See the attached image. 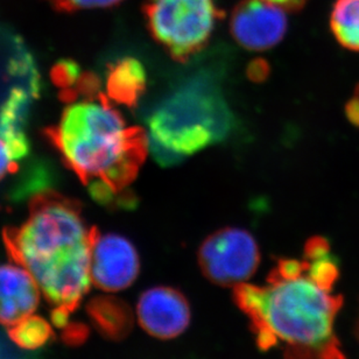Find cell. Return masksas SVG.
Masks as SVG:
<instances>
[{"label":"cell","mask_w":359,"mask_h":359,"mask_svg":"<svg viewBox=\"0 0 359 359\" xmlns=\"http://www.w3.org/2000/svg\"><path fill=\"white\" fill-rule=\"evenodd\" d=\"M147 124L149 145L156 159L173 165L226 138L232 114L216 81L198 74L165 98Z\"/></svg>","instance_id":"cell-4"},{"label":"cell","mask_w":359,"mask_h":359,"mask_svg":"<svg viewBox=\"0 0 359 359\" xmlns=\"http://www.w3.org/2000/svg\"><path fill=\"white\" fill-rule=\"evenodd\" d=\"M68 107L46 132L69 170L98 202L112 203L137 177L149 137L130 128L100 89L65 96Z\"/></svg>","instance_id":"cell-3"},{"label":"cell","mask_w":359,"mask_h":359,"mask_svg":"<svg viewBox=\"0 0 359 359\" xmlns=\"http://www.w3.org/2000/svg\"><path fill=\"white\" fill-rule=\"evenodd\" d=\"M96 230L88 226L76 201L42 191L32 198L27 218L5 230L4 241L55 311L70 314L93 283L90 260Z\"/></svg>","instance_id":"cell-2"},{"label":"cell","mask_w":359,"mask_h":359,"mask_svg":"<svg viewBox=\"0 0 359 359\" xmlns=\"http://www.w3.org/2000/svg\"><path fill=\"white\" fill-rule=\"evenodd\" d=\"M330 28L339 45L359 52V0H336Z\"/></svg>","instance_id":"cell-13"},{"label":"cell","mask_w":359,"mask_h":359,"mask_svg":"<svg viewBox=\"0 0 359 359\" xmlns=\"http://www.w3.org/2000/svg\"><path fill=\"white\" fill-rule=\"evenodd\" d=\"M267 70H269V67L266 63L264 61H256L250 66V77H252L255 81L264 80V77L267 75Z\"/></svg>","instance_id":"cell-19"},{"label":"cell","mask_w":359,"mask_h":359,"mask_svg":"<svg viewBox=\"0 0 359 359\" xmlns=\"http://www.w3.org/2000/svg\"><path fill=\"white\" fill-rule=\"evenodd\" d=\"M40 287L20 264L0 265V325L13 327L34 314Z\"/></svg>","instance_id":"cell-10"},{"label":"cell","mask_w":359,"mask_h":359,"mask_svg":"<svg viewBox=\"0 0 359 359\" xmlns=\"http://www.w3.org/2000/svg\"><path fill=\"white\" fill-rule=\"evenodd\" d=\"M7 332L12 341L24 350L39 349L53 336L52 327L48 322L34 314L11 327Z\"/></svg>","instance_id":"cell-14"},{"label":"cell","mask_w":359,"mask_h":359,"mask_svg":"<svg viewBox=\"0 0 359 359\" xmlns=\"http://www.w3.org/2000/svg\"><path fill=\"white\" fill-rule=\"evenodd\" d=\"M260 264L259 246L246 230L223 228L204 239L198 250L203 276L218 286L236 287L251 279Z\"/></svg>","instance_id":"cell-6"},{"label":"cell","mask_w":359,"mask_h":359,"mask_svg":"<svg viewBox=\"0 0 359 359\" xmlns=\"http://www.w3.org/2000/svg\"><path fill=\"white\" fill-rule=\"evenodd\" d=\"M264 1L274 4V5L283 7L285 10L297 11L302 8L307 0H264Z\"/></svg>","instance_id":"cell-20"},{"label":"cell","mask_w":359,"mask_h":359,"mask_svg":"<svg viewBox=\"0 0 359 359\" xmlns=\"http://www.w3.org/2000/svg\"><path fill=\"white\" fill-rule=\"evenodd\" d=\"M346 114L348 121L359 128V86L357 87L356 93L353 95V98L346 103Z\"/></svg>","instance_id":"cell-18"},{"label":"cell","mask_w":359,"mask_h":359,"mask_svg":"<svg viewBox=\"0 0 359 359\" xmlns=\"http://www.w3.org/2000/svg\"><path fill=\"white\" fill-rule=\"evenodd\" d=\"M89 315L96 328L109 339H124L133 325L131 308L116 297H97L90 304Z\"/></svg>","instance_id":"cell-12"},{"label":"cell","mask_w":359,"mask_h":359,"mask_svg":"<svg viewBox=\"0 0 359 359\" xmlns=\"http://www.w3.org/2000/svg\"><path fill=\"white\" fill-rule=\"evenodd\" d=\"M27 154L0 131V181L15 172Z\"/></svg>","instance_id":"cell-15"},{"label":"cell","mask_w":359,"mask_h":359,"mask_svg":"<svg viewBox=\"0 0 359 359\" xmlns=\"http://www.w3.org/2000/svg\"><path fill=\"white\" fill-rule=\"evenodd\" d=\"M339 276L328 241L313 237L302 259L281 258L266 285L241 283L233 300L259 349L283 346L285 359H346L334 329L343 304L342 295L334 293Z\"/></svg>","instance_id":"cell-1"},{"label":"cell","mask_w":359,"mask_h":359,"mask_svg":"<svg viewBox=\"0 0 359 359\" xmlns=\"http://www.w3.org/2000/svg\"><path fill=\"white\" fill-rule=\"evenodd\" d=\"M107 96L114 103L133 107L146 88L145 68L138 60L124 57L109 67Z\"/></svg>","instance_id":"cell-11"},{"label":"cell","mask_w":359,"mask_h":359,"mask_svg":"<svg viewBox=\"0 0 359 359\" xmlns=\"http://www.w3.org/2000/svg\"><path fill=\"white\" fill-rule=\"evenodd\" d=\"M285 8L264 0H243L230 18L236 41L250 50H265L278 45L287 31Z\"/></svg>","instance_id":"cell-8"},{"label":"cell","mask_w":359,"mask_h":359,"mask_svg":"<svg viewBox=\"0 0 359 359\" xmlns=\"http://www.w3.org/2000/svg\"><path fill=\"white\" fill-rule=\"evenodd\" d=\"M24 351L12 341L8 332L0 329V359H28Z\"/></svg>","instance_id":"cell-17"},{"label":"cell","mask_w":359,"mask_h":359,"mask_svg":"<svg viewBox=\"0 0 359 359\" xmlns=\"http://www.w3.org/2000/svg\"><path fill=\"white\" fill-rule=\"evenodd\" d=\"M139 325L149 335L159 339H172L189 327V302L174 287L156 286L146 290L137 304Z\"/></svg>","instance_id":"cell-9"},{"label":"cell","mask_w":359,"mask_h":359,"mask_svg":"<svg viewBox=\"0 0 359 359\" xmlns=\"http://www.w3.org/2000/svg\"><path fill=\"white\" fill-rule=\"evenodd\" d=\"M144 13L153 38L181 62L207 45L222 15L214 0H147Z\"/></svg>","instance_id":"cell-5"},{"label":"cell","mask_w":359,"mask_h":359,"mask_svg":"<svg viewBox=\"0 0 359 359\" xmlns=\"http://www.w3.org/2000/svg\"><path fill=\"white\" fill-rule=\"evenodd\" d=\"M140 272V259L128 239L116 233L93 237L90 276L95 286L104 292H121L135 283Z\"/></svg>","instance_id":"cell-7"},{"label":"cell","mask_w":359,"mask_h":359,"mask_svg":"<svg viewBox=\"0 0 359 359\" xmlns=\"http://www.w3.org/2000/svg\"><path fill=\"white\" fill-rule=\"evenodd\" d=\"M48 1L56 11L69 13L76 11L114 6L123 0H48Z\"/></svg>","instance_id":"cell-16"}]
</instances>
